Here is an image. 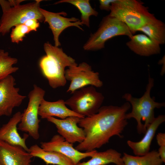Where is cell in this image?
Masks as SVG:
<instances>
[{"mask_svg":"<svg viewBox=\"0 0 165 165\" xmlns=\"http://www.w3.org/2000/svg\"><path fill=\"white\" fill-rule=\"evenodd\" d=\"M130 107L127 101L120 106H104L96 114L81 118L78 125L83 129L85 138L75 148L90 152L108 143L114 136L122 138L121 134L128 124L126 115Z\"/></svg>","mask_w":165,"mask_h":165,"instance_id":"obj_1","label":"cell"},{"mask_svg":"<svg viewBox=\"0 0 165 165\" xmlns=\"http://www.w3.org/2000/svg\"><path fill=\"white\" fill-rule=\"evenodd\" d=\"M43 46L46 55L41 58L39 62L42 74L52 88L64 86L67 82L65 68L77 64L61 48L53 46L49 42L45 43Z\"/></svg>","mask_w":165,"mask_h":165,"instance_id":"obj_2","label":"cell"},{"mask_svg":"<svg viewBox=\"0 0 165 165\" xmlns=\"http://www.w3.org/2000/svg\"><path fill=\"white\" fill-rule=\"evenodd\" d=\"M154 85V79L149 75L146 91L141 97H134L131 94L128 93L124 94L122 97L132 105V111L126 114V117L127 119L133 118L136 120L137 130L139 134H145L155 119V108L165 106L164 102H156L153 98L151 97L150 91Z\"/></svg>","mask_w":165,"mask_h":165,"instance_id":"obj_3","label":"cell"},{"mask_svg":"<svg viewBox=\"0 0 165 165\" xmlns=\"http://www.w3.org/2000/svg\"><path fill=\"white\" fill-rule=\"evenodd\" d=\"M110 11L109 14L125 24L132 34L156 18L143 3L136 0H116L112 4Z\"/></svg>","mask_w":165,"mask_h":165,"instance_id":"obj_4","label":"cell"},{"mask_svg":"<svg viewBox=\"0 0 165 165\" xmlns=\"http://www.w3.org/2000/svg\"><path fill=\"white\" fill-rule=\"evenodd\" d=\"M122 35L130 38L133 35L125 24L109 14L103 18L97 30L91 34L83 47L87 51L100 50L105 47V43L108 39Z\"/></svg>","mask_w":165,"mask_h":165,"instance_id":"obj_5","label":"cell"},{"mask_svg":"<svg viewBox=\"0 0 165 165\" xmlns=\"http://www.w3.org/2000/svg\"><path fill=\"white\" fill-rule=\"evenodd\" d=\"M65 101L74 112L83 118L97 113L103 103L104 97L97 91L95 87L90 86L78 89Z\"/></svg>","mask_w":165,"mask_h":165,"instance_id":"obj_6","label":"cell"},{"mask_svg":"<svg viewBox=\"0 0 165 165\" xmlns=\"http://www.w3.org/2000/svg\"><path fill=\"white\" fill-rule=\"evenodd\" d=\"M41 0L10 7L3 12L0 21V33L2 35L9 33L11 28L27 20L35 19L42 22L44 17L41 12L40 3Z\"/></svg>","mask_w":165,"mask_h":165,"instance_id":"obj_7","label":"cell"},{"mask_svg":"<svg viewBox=\"0 0 165 165\" xmlns=\"http://www.w3.org/2000/svg\"><path fill=\"white\" fill-rule=\"evenodd\" d=\"M45 91L36 85H33V89L29 92L28 97L29 102L27 108L22 113L20 122L17 129L28 133L35 140L39 137L38 111L42 101L44 99Z\"/></svg>","mask_w":165,"mask_h":165,"instance_id":"obj_8","label":"cell"},{"mask_svg":"<svg viewBox=\"0 0 165 165\" xmlns=\"http://www.w3.org/2000/svg\"><path fill=\"white\" fill-rule=\"evenodd\" d=\"M99 73L92 70L85 62L73 65L65 70V76L71 83L67 92L72 94L75 91L87 86L101 87L103 83L99 78Z\"/></svg>","mask_w":165,"mask_h":165,"instance_id":"obj_9","label":"cell"},{"mask_svg":"<svg viewBox=\"0 0 165 165\" xmlns=\"http://www.w3.org/2000/svg\"><path fill=\"white\" fill-rule=\"evenodd\" d=\"M15 79L11 75L0 80V116H10L13 109L19 107L26 96L19 93Z\"/></svg>","mask_w":165,"mask_h":165,"instance_id":"obj_10","label":"cell"},{"mask_svg":"<svg viewBox=\"0 0 165 165\" xmlns=\"http://www.w3.org/2000/svg\"><path fill=\"white\" fill-rule=\"evenodd\" d=\"M73 144L66 141L59 134L53 136L49 141L41 142V148L46 151L59 152L70 159L75 165L82 159L91 157L97 151L82 152L73 147Z\"/></svg>","mask_w":165,"mask_h":165,"instance_id":"obj_11","label":"cell"},{"mask_svg":"<svg viewBox=\"0 0 165 165\" xmlns=\"http://www.w3.org/2000/svg\"><path fill=\"white\" fill-rule=\"evenodd\" d=\"M40 10L44 17V23H47L49 25L53 36L54 46L59 47L61 45L59 41V36L62 32L65 29L71 26L75 27L83 31L80 27L83 25L80 20L75 17L68 18L62 16L67 15L64 12L54 13L42 9Z\"/></svg>","mask_w":165,"mask_h":165,"instance_id":"obj_12","label":"cell"},{"mask_svg":"<svg viewBox=\"0 0 165 165\" xmlns=\"http://www.w3.org/2000/svg\"><path fill=\"white\" fill-rule=\"evenodd\" d=\"M81 118L71 116L64 119H59L53 117L47 118V120L54 124L60 135L66 141L73 144L82 142L85 138L83 129L77 125Z\"/></svg>","mask_w":165,"mask_h":165,"instance_id":"obj_13","label":"cell"},{"mask_svg":"<svg viewBox=\"0 0 165 165\" xmlns=\"http://www.w3.org/2000/svg\"><path fill=\"white\" fill-rule=\"evenodd\" d=\"M33 157L22 147L0 140V163L2 165H31Z\"/></svg>","mask_w":165,"mask_h":165,"instance_id":"obj_14","label":"cell"},{"mask_svg":"<svg viewBox=\"0 0 165 165\" xmlns=\"http://www.w3.org/2000/svg\"><path fill=\"white\" fill-rule=\"evenodd\" d=\"M22 113L18 112L13 115L9 121L0 128V140L14 145L22 147L30 153V150L26 144L29 135L25 134L21 137L17 131V125L21 121Z\"/></svg>","mask_w":165,"mask_h":165,"instance_id":"obj_15","label":"cell"},{"mask_svg":"<svg viewBox=\"0 0 165 165\" xmlns=\"http://www.w3.org/2000/svg\"><path fill=\"white\" fill-rule=\"evenodd\" d=\"M165 121V115H159L155 118L148 127L144 136L141 141L138 142L127 141L128 145L135 155L142 156L149 152L150 145L156 131L160 125Z\"/></svg>","mask_w":165,"mask_h":165,"instance_id":"obj_16","label":"cell"},{"mask_svg":"<svg viewBox=\"0 0 165 165\" xmlns=\"http://www.w3.org/2000/svg\"><path fill=\"white\" fill-rule=\"evenodd\" d=\"M38 114L42 119H47L48 117L54 116L58 117L61 119L71 116L83 118L67 108L65 101L63 99L50 102L44 99L39 106Z\"/></svg>","mask_w":165,"mask_h":165,"instance_id":"obj_17","label":"cell"},{"mask_svg":"<svg viewBox=\"0 0 165 165\" xmlns=\"http://www.w3.org/2000/svg\"><path fill=\"white\" fill-rule=\"evenodd\" d=\"M130 39L126 43L127 46L139 55L147 57L160 52V45L145 34L133 35Z\"/></svg>","mask_w":165,"mask_h":165,"instance_id":"obj_18","label":"cell"},{"mask_svg":"<svg viewBox=\"0 0 165 165\" xmlns=\"http://www.w3.org/2000/svg\"><path fill=\"white\" fill-rule=\"evenodd\" d=\"M29 149L33 157L40 158L47 165H74L72 161L65 155L56 152L45 151L37 144L31 146Z\"/></svg>","mask_w":165,"mask_h":165,"instance_id":"obj_19","label":"cell"},{"mask_svg":"<svg viewBox=\"0 0 165 165\" xmlns=\"http://www.w3.org/2000/svg\"><path fill=\"white\" fill-rule=\"evenodd\" d=\"M86 162H79L75 165H106L111 163L124 165L121 153L112 148L103 152L97 151Z\"/></svg>","mask_w":165,"mask_h":165,"instance_id":"obj_20","label":"cell"},{"mask_svg":"<svg viewBox=\"0 0 165 165\" xmlns=\"http://www.w3.org/2000/svg\"><path fill=\"white\" fill-rule=\"evenodd\" d=\"M137 31L144 33L160 45L165 43V24L162 21L156 18L143 25Z\"/></svg>","mask_w":165,"mask_h":165,"instance_id":"obj_21","label":"cell"},{"mask_svg":"<svg viewBox=\"0 0 165 165\" xmlns=\"http://www.w3.org/2000/svg\"><path fill=\"white\" fill-rule=\"evenodd\" d=\"M122 158L124 165H162L163 163L158 152L155 150L142 156H134L124 152Z\"/></svg>","mask_w":165,"mask_h":165,"instance_id":"obj_22","label":"cell"},{"mask_svg":"<svg viewBox=\"0 0 165 165\" xmlns=\"http://www.w3.org/2000/svg\"><path fill=\"white\" fill-rule=\"evenodd\" d=\"M67 3L76 7L81 13V22L82 25L89 27L90 17L91 16H97L98 12L91 7L89 0H61L54 4Z\"/></svg>","mask_w":165,"mask_h":165,"instance_id":"obj_23","label":"cell"},{"mask_svg":"<svg viewBox=\"0 0 165 165\" xmlns=\"http://www.w3.org/2000/svg\"><path fill=\"white\" fill-rule=\"evenodd\" d=\"M17 61V59L11 57L2 50L0 55V80L18 70V67L13 66Z\"/></svg>","mask_w":165,"mask_h":165,"instance_id":"obj_24","label":"cell"},{"mask_svg":"<svg viewBox=\"0 0 165 165\" xmlns=\"http://www.w3.org/2000/svg\"><path fill=\"white\" fill-rule=\"evenodd\" d=\"M13 28L10 34L12 42L18 43L23 40L26 34L31 31V30L24 24H19Z\"/></svg>","mask_w":165,"mask_h":165,"instance_id":"obj_25","label":"cell"},{"mask_svg":"<svg viewBox=\"0 0 165 165\" xmlns=\"http://www.w3.org/2000/svg\"><path fill=\"white\" fill-rule=\"evenodd\" d=\"M157 143L160 146L158 152L163 163L165 162V134L158 133L156 136Z\"/></svg>","mask_w":165,"mask_h":165,"instance_id":"obj_26","label":"cell"},{"mask_svg":"<svg viewBox=\"0 0 165 165\" xmlns=\"http://www.w3.org/2000/svg\"><path fill=\"white\" fill-rule=\"evenodd\" d=\"M24 24L28 27L32 31H36L39 26V21L35 19H31L25 21Z\"/></svg>","mask_w":165,"mask_h":165,"instance_id":"obj_27","label":"cell"},{"mask_svg":"<svg viewBox=\"0 0 165 165\" xmlns=\"http://www.w3.org/2000/svg\"><path fill=\"white\" fill-rule=\"evenodd\" d=\"M116 0H100L99 7L100 9L110 11L112 4Z\"/></svg>","mask_w":165,"mask_h":165,"instance_id":"obj_28","label":"cell"},{"mask_svg":"<svg viewBox=\"0 0 165 165\" xmlns=\"http://www.w3.org/2000/svg\"><path fill=\"white\" fill-rule=\"evenodd\" d=\"M2 50H0V55L1 53V52L2 51Z\"/></svg>","mask_w":165,"mask_h":165,"instance_id":"obj_29","label":"cell"},{"mask_svg":"<svg viewBox=\"0 0 165 165\" xmlns=\"http://www.w3.org/2000/svg\"><path fill=\"white\" fill-rule=\"evenodd\" d=\"M0 165H1V163H0Z\"/></svg>","mask_w":165,"mask_h":165,"instance_id":"obj_30","label":"cell"}]
</instances>
